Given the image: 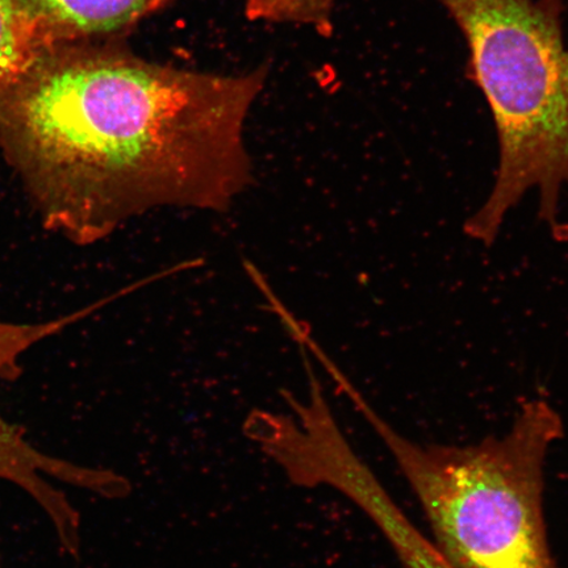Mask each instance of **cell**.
Returning <instances> with one entry per match:
<instances>
[{"label": "cell", "mask_w": 568, "mask_h": 568, "mask_svg": "<svg viewBox=\"0 0 568 568\" xmlns=\"http://www.w3.org/2000/svg\"><path fill=\"white\" fill-rule=\"evenodd\" d=\"M4 125L45 229L101 243L142 213L225 212L253 182L245 130L264 67L240 74L81 45L27 70Z\"/></svg>", "instance_id": "1"}, {"label": "cell", "mask_w": 568, "mask_h": 568, "mask_svg": "<svg viewBox=\"0 0 568 568\" xmlns=\"http://www.w3.org/2000/svg\"><path fill=\"white\" fill-rule=\"evenodd\" d=\"M466 40L468 75L485 95L499 141L494 186L464 224L491 246L509 213L538 193L537 217L567 236L560 199L568 189V47L562 0H436Z\"/></svg>", "instance_id": "2"}, {"label": "cell", "mask_w": 568, "mask_h": 568, "mask_svg": "<svg viewBox=\"0 0 568 568\" xmlns=\"http://www.w3.org/2000/svg\"><path fill=\"white\" fill-rule=\"evenodd\" d=\"M341 393L372 426L420 501L454 568H558L544 515L545 462L564 423L545 399L523 404L506 435L475 445L420 444L388 424L332 359Z\"/></svg>", "instance_id": "3"}, {"label": "cell", "mask_w": 568, "mask_h": 568, "mask_svg": "<svg viewBox=\"0 0 568 568\" xmlns=\"http://www.w3.org/2000/svg\"><path fill=\"white\" fill-rule=\"evenodd\" d=\"M32 347L28 344L0 345V379H13L19 374L21 354ZM0 479L11 481L32 497L44 510L59 536L63 551L78 556L81 546V518L65 494L49 479L67 483L87 491L120 499L131 493V485L122 475L101 468L83 467L48 456L27 442L19 426L0 415Z\"/></svg>", "instance_id": "4"}, {"label": "cell", "mask_w": 568, "mask_h": 568, "mask_svg": "<svg viewBox=\"0 0 568 568\" xmlns=\"http://www.w3.org/2000/svg\"><path fill=\"white\" fill-rule=\"evenodd\" d=\"M172 0H20L36 38L115 40Z\"/></svg>", "instance_id": "5"}, {"label": "cell", "mask_w": 568, "mask_h": 568, "mask_svg": "<svg viewBox=\"0 0 568 568\" xmlns=\"http://www.w3.org/2000/svg\"><path fill=\"white\" fill-rule=\"evenodd\" d=\"M36 38L20 0H0V94L32 67Z\"/></svg>", "instance_id": "6"}, {"label": "cell", "mask_w": 568, "mask_h": 568, "mask_svg": "<svg viewBox=\"0 0 568 568\" xmlns=\"http://www.w3.org/2000/svg\"><path fill=\"white\" fill-rule=\"evenodd\" d=\"M337 0H244L247 19L305 26L329 36Z\"/></svg>", "instance_id": "7"}, {"label": "cell", "mask_w": 568, "mask_h": 568, "mask_svg": "<svg viewBox=\"0 0 568 568\" xmlns=\"http://www.w3.org/2000/svg\"><path fill=\"white\" fill-rule=\"evenodd\" d=\"M47 324H11L0 322V345L13 343L38 344L48 336Z\"/></svg>", "instance_id": "8"}, {"label": "cell", "mask_w": 568, "mask_h": 568, "mask_svg": "<svg viewBox=\"0 0 568 568\" xmlns=\"http://www.w3.org/2000/svg\"><path fill=\"white\" fill-rule=\"evenodd\" d=\"M0 568H2V567H0Z\"/></svg>", "instance_id": "9"}]
</instances>
